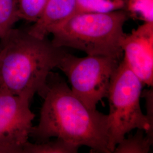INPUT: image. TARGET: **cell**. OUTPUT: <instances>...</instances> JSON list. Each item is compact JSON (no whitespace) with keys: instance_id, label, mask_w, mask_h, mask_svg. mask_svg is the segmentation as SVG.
Wrapping results in <instances>:
<instances>
[{"instance_id":"cell-1","label":"cell","mask_w":153,"mask_h":153,"mask_svg":"<svg viewBox=\"0 0 153 153\" xmlns=\"http://www.w3.org/2000/svg\"><path fill=\"white\" fill-rule=\"evenodd\" d=\"M38 94L43 99L39 122L30 137L35 142L61 138L91 152L111 153L108 115L88 108L59 73L51 71Z\"/></svg>"},{"instance_id":"cell-2","label":"cell","mask_w":153,"mask_h":153,"mask_svg":"<svg viewBox=\"0 0 153 153\" xmlns=\"http://www.w3.org/2000/svg\"><path fill=\"white\" fill-rule=\"evenodd\" d=\"M47 37L13 27L0 38V92L31 101L66 52Z\"/></svg>"},{"instance_id":"cell-3","label":"cell","mask_w":153,"mask_h":153,"mask_svg":"<svg viewBox=\"0 0 153 153\" xmlns=\"http://www.w3.org/2000/svg\"><path fill=\"white\" fill-rule=\"evenodd\" d=\"M129 18L125 10L77 14L51 28L48 35H52L51 42L56 47L122 60V43L126 35L124 26Z\"/></svg>"},{"instance_id":"cell-4","label":"cell","mask_w":153,"mask_h":153,"mask_svg":"<svg viewBox=\"0 0 153 153\" xmlns=\"http://www.w3.org/2000/svg\"><path fill=\"white\" fill-rule=\"evenodd\" d=\"M140 78L131 71L123 59L110 83L107 98L109 101L108 136L110 153L134 129L143 130L153 138V127L150 125L140 105L143 86Z\"/></svg>"},{"instance_id":"cell-5","label":"cell","mask_w":153,"mask_h":153,"mask_svg":"<svg viewBox=\"0 0 153 153\" xmlns=\"http://www.w3.org/2000/svg\"><path fill=\"white\" fill-rule=\"evenodd\" d=\"M121 60L105 56L78 57L66 52L57 68L68 77L71 90L88 108L107 97L112 76Z\"/></svg>"},{"instance_id":"cell-6","label":"cell","mask_w":153,"mask_h":153,"mask_svg":"<svg viewBox=\"0 0 153 153\" xmlns=\"http://www.w3.org/2000/svg\"><path fill=\"white\" fill-rule=\"evenodd\" d=\"M28 99L0 92V146L15 148L22 153L28 141L35 115Z\"/></svg>"},{"instance_id":"cell-7","label":"cell","mask_w":153,"mask_h":153,"mask_svg":"<svg viewBox=\"0 0 153 153\" xmlns=\"http://www.w3.org/2000/svg\"><path fill=\"white\" fill-rule=\"evenodd\" d=\"M123 59L144 85L153 87V22H144L126 33L122 43Z\"/></svg>"},{"instance_id":"cell-8","label":"cell","mask_w":153,"mask_h":153,"mask_svg":"<svg viewBox=\"0 0 153 153\" xmlns=\"http://www.w3.org/2000/svg\"><path fill=\"white\" fill-rule=\"evenodd\" d=\"M76 0H49L41 16L27 30L40 38L48 35L49 30L72 16Z\"/></svg>"},{"instance_id":"cell-9","label":"cell","mask_w":153,"mask_h":153,"mask_svg":"<svg viewBox=\"0 0 153 153\" xmlns=\"http://www.w3.org/2000/svg\"><path fill=\"white\" fill-rule=\"evenodd\" d=\"M126 1L127 0H76L72 16L80 13H105L120 10H125Z\"/></svg>"},{"instance_id":"cell-10","label":"cell","mask_w":153,"mask_h":153,"mask_svg":"<svg viewBox=\"0 0 153 153\" xmlns=\"http://www.w3.org/2000/svg\"><path fill=\"white\" fill-rule=\"evenodd\" d=\"M79 146L56 138L53 141L45 142H26L22 146V153H76Z\"/></svg>"},{"instance_id":"cell-11","label":"cell","mask_w":153,"mask_h":153,"mask_svg":"<svg viewBox=\"0 0 153 153\" xmlns=\"http://www.w3.org/2000/svg\"><path fill=\"white\" fill-rule=\"evenodd\" d=\"M140 129L134 135L124 138L115 147L114 153H148L153 145V138L145 135Z\"/></svg>"},{"instance_id":"cell-12","label":"cell","mask_w":153,"mask_h":153,"mask_svg":"<svg viewBox=\"0 0 153 153\" xmlns=\"http://www.w3.org/2000/svg\"><path fill=\"white\" fill-rule=\"evenodd\" d=\"M49 0H17L16 14L19 20L35 23L41 16Z\"/></svg>"},{"instance_id":"cell-13","label":"cell","mask_w":153,"mask_h":153,"mask_svg":"<svg viewBox=\"0 0 153 153\" xmlns=\"http://www.w3.org/2000/svg\"><path fill=\"white\" fill-rule=\"evenodd\" d=\"M125 10L129 18L153 22V0H127Z\"/></svg>"},{"instance_id":"cell-14","label":"cell","mask_w":153,"mask_h":153,"mask_svg":"<svg viewBox=\"0 0 153 153\" xmlns=\"http://www.w3.org/2000/svg\"><path fill=\"white\" fill-rule=\"evenodd\" d=\"M16 5L17 0H0V38L19 21Z\"/></svg>"},{"instance_id":"cell-15","label":"cell","mask_w":153,"mask_h":153,"mask_svg":"<svg viewBox=\"0 0 153 153\" xmlns=\"http://www.w3.org/2000/svg\"><path fill=\"white\" fill-rule=\"evenodd\" d=\"M146 100V114L150 125L153 127V89L145 90L142 91L141 97Z\"/></svg>"}]
</instances>
